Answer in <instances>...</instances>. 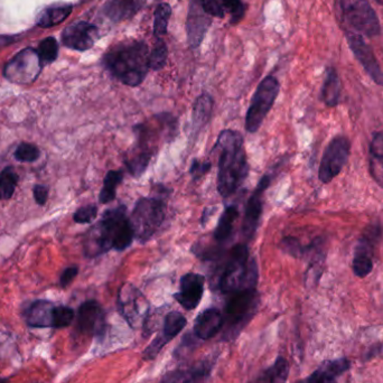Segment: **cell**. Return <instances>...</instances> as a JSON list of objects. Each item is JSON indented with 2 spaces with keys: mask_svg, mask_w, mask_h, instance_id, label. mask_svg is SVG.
Segmentation results:
<instances>
[{
  "mask_svg": "<svg viewBox=\"0 0 383 383\" xmlns=\"http://www.w3.org/2000/svg\"><path fill=\"white\" fill-rule=\"evenodd\" d=\"M223 326L224 319L221 312L216 308H209L200 312L198 319H195L194 333L200 339H209L216 336Z\"/></svg>",
  "mask_w": 383,
  "mask_h": 383,
  "instance_id": "d6986e66",
  "label": "cell"
},
{
  "mask_svg": "<svg viewBox=\"0 0 383 383\" xmlns=\"http://www.w3.org/2000/svg\"><path fill=\"white\" fill-rule=\"evenodd\" d=\"M72 12L71 3H59L45 8L37 17V25L52 27L64 21Z\"/></svg>",
  "mask_w": 383,
  "mask_h": 383,
  "instance_id": "cb8c5ba5",
  "label": "cell"
},
{
  "mask_svg": "<svg viewBox=\"0 0 383 383\" xmlns=\"http://www.w3.org/2000/svg\"><path fill=\"white\" fill-rule=\"evenodd\" d=\"M368 171L373 180L383 189V133H377L372 139L368 157Z\"/></svg>",
  "mask_w": 383,
  "mask_h": 383,
  "instance_id": "44dd1931",
  "label": "cell"
},
{
  "mask_svg": "<svg viewBox=\"0 0 383 383\" xmlns=\"http://www.w3.org/2000/svg\"><path fill=\"white\" fill-rule=\"evenodd\" d=\"M153 128L147 124H138L133 131L136 133V146L126 158V165L133 176H140L147 168L155 153V135Z\"/></svg>",
  "mask_w": 383,
  "mask_h": 383,
  "instance_id": "7c38bea8",
  "label": "cell"
},
{
  "mask_svg": "<svg viewBox=\"0 0 383 383\" xmlns=\"http://www.w3.org/2000/svg\"><path fill=\"white\" fill-rule=\"evenodd\" d=\"M314 245H315V243H312L308 247H303L299 240L296 239L294 236H286V238L281 240V243H280V247L285 252L290 254V256H296V258L303 256L310 249H312Z\"/></svg>",
  "mask_w": 383,
  "mask_h": 383,
  "instance_id": "e575fe53",
  "label": "cell"
},
{
  "mask_svg": "<svg viewBox=\"0 0 383 383\" xmlns=\"http://www.w3.org/2000/svg\"><path fill=\"white\" fill-rule=\"evenodd\" d=\"M32 195L36 203L39 204V207H44L48 200V187L43 184H36L32 187Z\"/></svg>",
  "mask_w": 383,
  "mask_h": 383,
  "instance_id": "b9f144b4",
  "label": "cell"
},
{
  "mask_svg": "<svg viewBox=\"0 0 383 383\" xmlns=\"http://www.w3.org/2000/svg\"><path fill=\"white\" fill-rule=\"evenodd\" d=\"M119 312L131 328L144 324L148 314V301L142 292L131 283H124L119 289Z\"/></svg>",
  "mask_w": 383,
  "mask_h": 383,
  "instance_id": "30bf717a",
  "label": "cell"
},
{
  "mask_svg": "<svg viewBox=\"0 0 383 383\" xmlns=\"http://www.w3.org/2000/svg\"><path fill=\"white\" fill-rule=\"evenodd\" d=\"M202 10H203V7L200 8V5L198 10H196V7L193 5L191 8V14H189L187 32H189V44L193 48H198L200 45V41L203 39L204 34L207 32V25H209V21Z\"/></svg>",
  "mask_w": 383,
  "mask_h": 383,
  "instance_id": "7402d4cb",
  "label": "cell"
},
{
  "mask_svg": "<svg viewBox=\"0 0 383 383\" xmlns=\"http://www.w3.org/2000/svg\"><path fill=\"white\" fill-rule=\"evenodd\" d=\"M14 156L19 162H35L41 157V151L36 144L21 142L16 148Z\"/></svg>",
  "mask_w": 383,
  "mask_h": 383,
  "instance_id": "d6a6232c",
  "label": "cell"
},
{
  "mask_svg": "<svg viewBox=\"0 0 383 383\" xmlns=\"http://www.w3.org/2000/svg\"><path fill=\"white\" fill-rule=\"evenodd\" d=\"M77 274H79V268H77V265H71V267L64 269L62 274H61V277H59V285H61V287L66 288L75 279Z\"/></svg>",
  "mask_w": 383,
  "mask_h": 383,
  "instance_id": "7bdbcfd3",
  "label": "cell"
},
{
  "mask_svg": "<svg viewBox=\"0 0 383 383\" xmlns=\"http://www.w3.org/2000/svg\"><path fill=\"white\" fill-rule=\"evenodd\" d=\"M135 238L133 224L127 216L124 205L108 209L102 220L86 233L84 252L90 258L106 254L110 250L127 249Z\"/></svg>",
  "mask_w": 383,
  "mask_h": 383,
  "instance_id": "6da1fadb",
  "label": "cell"
},
{
  "mask_svg": "<svg viewBox=\"0 0 383 383\" xmlns=\"http://www.w3.org/2000/svg\"><path fill=\"white\" fill-rule=\"evenodd\" d=\"M74 310L71 307L56 306L53 310V326L54 328H68L73 321Z\"/></svg>",
  "mask_w": 383,
  "mask_h": 383,
  "instance_id": "d590c367",
  "label": "cell"
},
{
  "mask_svg": "<svg viewBox=\"0 0 383 383\" xmlns=\"http://www.w3.org/2000/svg\"><path fill=\"white\" fill-rule=\"evenodd\" d=\"M222 6L230 12L232 17V24H236L241 21L245 15V6L241 0H222Z\"/></svg>",
  "mask_w": 383,
  "mask_h": 383,
  "instance_id": "f35d334b",
  "label": "cell"
},
{
  "mask_svg": "<svg viewBox=\"0 0 383 383\" xmlns=\"http://www.w3.org/2000/svg\"><path fill=\"white\" fill-rule=\"evenodd\" d=\"M213 110V99L209 95H202L193 106V129L200 130L209 122Z\"/></svg>",
  "mask_w": 383,
  "mask_h": 383,
  "instance_id": "83f0119b",
  "label": "cell"
},
{
  "mask_svg": "<svg viewBox=\"0 0 383 383\" xmlns=\"http://www.w3.org/2000/svg\"><path fill=\"white\" fill-rule=\"evenodd\" d=\"M97 216V207L95 204H88L86 207H80L74 213L73 220L79 224H88L95 221Z\"/></svg>",
  "mask_w": 383,
  "mask_h": 383,
  "instance_id": "74e56055",
  "label": "cell"
},
{
  "mask_svg": "<svg viewBox=\"0 0 383 383\" xmlns=\"http://www.w3.org/2000/svg\"><path fill=\"white\" fill-rule=\"evenodd\" d=\"M214 149L220 151L218 191L222 198H227L239 189L249 171L243 138L238 131L223 130L218 135Z\"/></svg>",
  "mask_w": 383,
  "mask_h": 383,
  "instance_id": "7a4b0ae2",
  "label": "cell"
},
{
  "mask_svg": "<svg viewBox=\"0 0 383 383\" xmlns=\"http://www.w3.org/2000/svg\"><path fill=\"white\" fill-rule=\"evenodd\" d=\"M37 53L43 65L50 64L54 62L59 55V44L53 37H48L41 41Z\"/></svg>",
  "mask_w": 383,
  "mask_h": 383,
  "instance_id": "1f68e13d",
  "label": "cell"
},
{
  "mask_svg": "<svg viewBox=\"0 0 383 383\" xmlns=\"http://www.w3.org/2000/svg\"><path fill=\"white\" fill-rule=\"evenodd\" d=\"M186 323L187 321H186L185 316L182 315L180 312H171L167 314L165 321H164L162 334L148 348H146L144 352V359H155L162 351V348L183 330Z\"/></svg>",
  "mask_w": 383,
  "mask_h": 383,
  "instance_id": "2e32d148",
  "label": "cell"
},
{
  "mask_svg": "<svg viewBox=\"0 0 383 383\" xmlns=\"http://www.w3.org/2000/svg\"><path fill=\"white\" fill-rule=\"evenodd\" d=\"M209 373V366L207 364H200L194 368L171 372L165 375L162 383H202Z\"/></svg>",
  "mask_w": 383,
  "mask_h": 383,
  "instance_id": "603a6c76",
  "label": "cell"
},
{
  "mask_svg": "<svg viewBox=\"0 0 383 383\" xmlns=\"http://www.w3.org/2000/svg\"><path fill=\"white\" fill-rule=\"evenodd\" d=\"M341 97V81L335 68H328L325 77L324 84L321 88V100L328 106L339 104Z\"/></svg>",
  "mask_w": 383,
  "mask_h": 383,
  "instance_id": "484cf974",
  "label": "cell"
},
{
  "mask_svg": "<svg viewBox=\"0 0 383 383\" xmlns=\"http://www.w3.org/2000/svg\"><path fill=\"white\" fill-rule=\"evenodd\" d=\"M53 303L39 299L35 301L26 310V323L30 328H46L53 326Z\"/></svg>",
  "mask_w": 383,
  "mask_h": 383,
  "instance_id": "ffe728a7",
  "label": "cell"
},
{
  "mask_svg": "<svg viewBox=\"0 0 383 383\" xmlns=\"http://www.w3.org/2000/svg\"><path fill=\"white\" fill-rule=\"evenodd\" d=\"M104 63L119 81L126 86H137L149 70V50L142 43L122 44L106 54Z\"/></svg>",
  "mask_w": 383,
  "mask_h": 383,
  "instance_id": "3957f363",
  "label": "cell"
},
{
  "mask_svg": "<svg viewBox=\"0 0 383 383\" xmlns=\"http://www.w3.org/2000/svg\"><path fill=\"white\" fill-rule=\"evenodd\" d=\"M335 377L336 375L330 371L328 364L325 363L312 375L297 383H336Z\"/></svg>",
  "mask_w": 383,
  "mask_h": 383,
  "instance_id": "8d00e7d4",
  "label": "cell"
},
{
  "mask_svg": "<svg viewBox=\"0 0 383 383\" xmlns=\"http://www.w3.org/2000/svg\"><path fill=\"white\" fill-rule=\"evenodd\" d=\"M106 326L104 312L95 301L83 303L77 312V328L86 335H101Z\"/></svg>",
  "mask_w": 383,
  "mask_h": 383,
  "instance_id": "e0dca14e",
  "label": "cell"
},
{
  "mask_svg": "<svg viewBox=\"0 0 383 383\" xmlns=\"http://www.w3.org/2000/svg\"><path fill=\"white\" fill-rule=\"evenodd\" d=\"M211 167H212V164H211V162H198V160H194L192 162L189 173H191L193 180H200V177L207 174V171L211 169Z\"/></svg>",
  "mask_w": 383,
  "mask_h": 383,
  "instance_id": "60d3db41",
  "label": "cell"
},
{
  "mask_svg": "<svg viewBox=\"0 0 383 383\" xmlns=\"http://www.w3.org/2000/svg\"><path fill=\"white\" fill-rule=\"evenodd\" d=\"M379 5H381V6H383V0H375Z\"/></svg>",
  "mask_w": 383,
  "mask_h": 383,
  "instance_id": "f6af8a7d",
  "label": "cell"
},
{
  "mask_svg": "<svg viewBox=\"0 0 383 383\" xmlns=\"http://www.w3.org/2000/svg\"><path fill=\"white\" fill-rule=\"evenodd\" d=\"M18 176L12 166H7L0 173V200H10L17 187Z\"/></svg>",
  "mask_w": 383,
  "mask_h": 383,
  "instance_id": "f546056e",
  "label": "cell"
},
{
  "mask_svg": "<svg viewBox=\"0 0 383 383\" xmlns=\"http://www.w3.org/2000/svg\"><path fill=\"white\" fill-rule=\"evenodd\" d=\"M171 15V8L168 3H162L158 5L155 10V21H153V34L156 36L165 35L167 32L168 23Z\"/></svg>",
  "mask_w": 383,
  "mask_h": 383,
  "instance_id": "4dcf8cb0",
  "label": "cell"
},
{
  "mask_svg": "<svg viewBox=\"0 0 383 383\" xmlns=\"http://www.w3.org/2000/svg\"><path fill=\"white\" fill-rule=\"evenodd\" d=\"M258 294L256 289L236 292L229 297L224 310V325L229 332L236 335V330H241L247 321H250L258 306Z\"/></svg>",
  "mask_w": 383,
  "mask_h": 383,
  "instance_id": "ba28073f",
  "label": "cell"
},
{
  "mask_svg": "<svg viewBox=\"0 0 383 383\" xmlns=\"http://www.w3.org/2000/svg\"><path fill=\"white\" fill-rule=\"evenodd\" d=\"M270 184V176H265L259 180L256 189L251 195L250 198L247 200V207H245V218H243V225H242V232L245 239L251 240L256 233V227L259 224L260 218L263 214V196L265 189Z\"/></svg>",
  "mask_w": 383,
  "mask_h": 383,
  "instance_id": "5bb4252c",
  "label": "cell"
},
{
  "mask_svg": "<svg viewBox=\"0 0 383 383\" xmlns=\"http://www.w3.org/2000/svg\"><path fill=\"white\" fill-rule=\"evenodd\" d=\"M43 66L39 53L26 48L7 63L3 74L7 80L15 84H30L39 77Z\"/></svg>",
  "mask_w": 383,
  "mask_h": 383,
  "instance_id": "9c48e42d",
  "label": "cell"
},
{
  "mask_svg": "<svg viewBox=\"0 0 383 383\" xmlns=\"http://www.w3.org/2000/svg\"><path fill=\"white\" fill-rule=\"evenodd\" d=\"M165 220V203L157 198L139 200L133 207L130 222L139 241H148Z\"/></svg>",
  "mask_w": 383,
  "mask_h": 383,
  "instance_id": "5b68a950",
  "label": "cell"
},
{
  "mask_svg": "<svg viewBox=\"0 0 383 383\" xmlns=\"http://www.w3.org/2000/svg\"><path fill=\"white\" fill-rule=\"evenodd\" d=\"M258 268L256 260L250 256L249 247L238 245L232 247L221 274L218 276V288L225 295L256 289Z\"/></svg>",
  "mask_w": 383,
  "mask_h": 383,
  "instance_id": "277c9868",
  "label": "cell"
},
{
  "mask_svg": "<svg viewBox=\"0 0 383 383\" xmlns=\"http://www.w3.org/2000/svg\"><path fill=\"white\" fill-rule=\"evenodd\" d=\"M167 59V46L162 39H158L153 46V50L149 53V68L160 71L164 68Z\"/></svg>",
  "mask_w": 383,
  "mask_h": 383,
  "instance_id": "836d02e7",
  "label": "cell"
},
{
  "mask_svg": "<svg viewBox=\"0 0 383 383\" xmlns=\"http://www.w3.org/2000/svg\"><path fill=\"white\" fill-rule=\"evenodd\" d=\"M351 144L346 137L339 136L328 144L319 166V180L328 184L342 171L348 162Z\"/></svg>",
  "mask_w": 383,
  "mask_h": 383,
  "instance_id": "8fae6325",
  "label": "cell"
},
{
  "mask_svg": "<svg viewBox=\"0 0 383 383\" xmlns=\"http://www.w3.org/2000/svg\"><path fill=\"white\" fill-rule=\"evenodd\" d=\"M343 17L357 34L375 37L381 34L377 12L368 0H339Z\"/></svg>",
  "mask_w": 383,
  "mask_h": 383,
  "instance_id": "8992f818",
  "label": "cell"
},
{
  "mask_svg": "<svg viewBox=\"0 0 383 383\" xmlns=\"http://www.w3.org/2000/svg\"><path fill=\"white\" fill-rule=\"evenodd\" d=\"M205 278L200 274L189 272L180 278V292L174 295L175 299L185 310H195L198 306L204 292Z\"/></svg>",
  "mask_w": 383,
  "mask_h": 383,
  "instance_id": "ac0fdd59",
  "label": "cell"
},
{
  "mask_svg": "<svg viewBox=\"0 0 383 383\" xmlns=\"http://www.w3.org/2000/svg\"><path fill=\"white\" fill-rule=\"evenodd\" d=\"M345 37L348 41V48L352 50V53L359 61V64L362 65L363 68L366 70L368 77H371L377 86H383V72L371 46L366 44L362 35H359L357 32L348 30L345 32Z\"/></svg>",
  "mask_w": 383,
  "mask_h": 383,
  "instance_id": "4fadbf2b",
  "label": "cell"
},
{
  "mask_svg": "<svg viewBox=\"0 0 383 383\" xmlns=\"http://www.w3.org/2000/svg\"><path fill=\"white\" fill-rule=\"evenodd\" d=\"M280 86L277 79L267 77L261 81L254 92L250 106L245 115V129L249 133H256L263 124L265 117L274 106L279 93Z\"/></svg>",
  "mask_w": 383,
  "mask_h": 383,
  "instance_id": "52a82bcc",
  "label": "cell"
},
{
  "mask_svg": "<svg viewBox=\"0 0 383 383\" xmlns=\"http://www.w3.org/2000/svg\"><path fill=\"white\" fill-rule=\"evenodd\" d=\"M288 375V362L285 357H279L272 366L260 373L254 383H286Z\"/></svg>",
  "mask_w": 383,
  "mask_h": 383,
  "instance_id": "4316f807",
  "label": "cell"
},
{
  "mask_svg": "<svg viewBox=\"0 0 383 383\" xmlns=\"http://www.w3.org/2000/svg\"><path fill=\"white\" fill-rule=\"evenodd\" d=\"M238 216H239V211H238V207L234 205H231L224 209L221 218L218 220L214 234H213L214 240L218 242V245H223L230 239Z\"/></svg>",
  "mask_w": 383,
  "mask_h": 383,
  "instance_id": "d4e9b609",
  "label": "cell"
},
{
  "mask_svg": "<svg viewBox=\"0 0 383 383\" xmlns=\"http://www.w3.org/2000/svg\"><path fill=\"white\" fill-rule=\"evenodd\" d=\"M0 383H8V379H6V377H0Z\"/></svg>",
  "mask_w": 383,
  "mask_h": 383,
  "instance_id": "ee69618b",
  "label": "cell"
},
{
  "mask_svg": "<svg viewBox=\"0 0 383 383\" xmlns=\"http://www.w3.org/2000/svg\"><path fill=\"white\" fill-rule=\"evenodd\" d=\"M99 30L88 21H77L65 28L62 34L63 44L75 50H86L95 45Z\"/></svg>",
  "mask_w": 383,
  "mask_h": 383,
  "instance_id": "9a60e30c",
  "label": "cell"
},
{
  "mask_svg": "<svg viewBox=\"0 0 383 383\" xmlns=\"http://www.w3.org/2000/svg\"><path fill=\"white\" fill-rule=\"evenodd\" d=\"M124 174L120 171H109L106 173L104 180V186L99 195V200L101 203H110L111 200H115L117 187L122 182Z\"/></svg>",
  "mask_w": 383,
  "mask_h": 383,
  "instance_id": "f1b7e54d",
  "label": "cell"
},
{
  "mask_svg": "<svg viewBox=\"0 0 383 383\" xmlns=\"http://www.w3.org/2000/svg\"><path fill=\"white\" fill-rule=\"evenodd\" d=\"M200 5H202L204 12H207V15L223 17V6L218 0H202Z\"/></svg>",
  "mask_w": 383,
  "mask_h": 383,
  "instance_id": "ab89813d",
  "label": "cell"
}]
</instances>
